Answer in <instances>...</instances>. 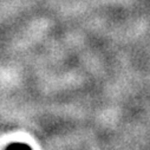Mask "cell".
<instances>
[{"instance_id":"obj_1","label":"cell","mask_w":150,"mask_h":150,"mask_svg":"<svg viewBox=\"0 0 150 150\" xmlns=\"http://www.w3.org/2000/svg\"><path fill=\"white\" fill-rule=\"evenodd\" d=\"M6 150H32V148L25 143H12L6 148Z\"/></svg>"}]
</instances>
